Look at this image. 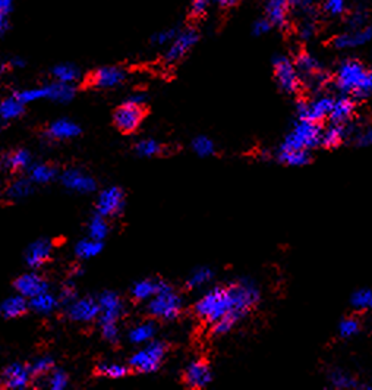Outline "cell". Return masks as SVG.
<instances>
[{
    "label": "cell",
    "mask_w": 372,
    "mask_h": 390,
    "mask_svg": "<svg viewBox=\"0 0 372 390\" xmlns=\"http://www.w3.org/2000/svg\"><path fill=\"white\" fill-rule=\"evenodd\" d=\"M28 310H30L28 299L19 294L6 298L3 303L0 304V314H2V317L6 320L19 319L25 316V314L28 312Z\"/></svg>",
    "instance_id": "cb8c5ba5"
},
{
    "label": "cell",
    "mask_w": 372,
    "mask_h": 390,
    "mask_svg": "<svg viewBox=\"0 0 372 390\" xmlns=\"http://www.w3.org/2000/svg\"><path fill=\"white\" fill-rule=\"evenodd\" d=\"M154 335H156V324L151 321H144L132 327L130 333H127V339L134 345H145L152 341Z\"/></svg>",
    "instance_id": "f546056e"
},
{
    "label": "cell",
    "mask_w": 372,
    "mask_h": 390,
    "mask_svg": "<svg viewBox=\"0 0 372 390\" xmlns=\"http://www.w3.org/2000/svg\"><path fill=\"white\" fill-rule=\"evenodd\" d=\"M46 377H47L46 384L51 390H63V389H67L68 384H69L68 374L63 370H59V369L51 370Z\"/></svg>",
    "instance_id": "bcb514c9"
},
{
    "label": "cell",
    "mask_w": 372,
    "mask_h": 390,
    "mask_svg": "<svg viewBox=\"0 0 372 390\" xmlns=\"http://www.w3.org/2000/svg\"><path fill=\"white\" fill-rule=\"evenodd\" d=\"M51 77L63 84H75L80 80V69L72 64H59L51 69Z\"/></svg>",
    "instance_id": "8d00e7d4"
},
{
    "label": "cell",
    "mask_w": 372,
    "mask_h": 390,
    "mask_svg": "<svg viewBox=\"0 0 372 390\" xmlns=\"http://www.w3.org/2000/svg\"><path fill=\"white\" fill-rule=\"evenodd\" d=\"M103 251V242L96 241V239H82L75 245V256L80 260H89L97 257Z\"/></svg>",
    "instance_id": "74e56055"
},
{
    "label": "cell",
    "mask_w": 372,
    "mask_h": 390,
    "mask_svg": "<svg viewBox=\"0 0 372 390\" xmlns=\"http://www.w3.org/2000/svg\"><path fill=\"white\" fill-rule=\"evenodd\" d=\"M3 166L12 172H21L28 170L33 165V156L25 148H18L15 152H10L2 160Z\"/></svg>",
    "instance_id": "484cf974"
},
{
    "label": "cell",
    "mask_w": 372,
    "mask_h": 390,
    "mask_svg": "<svg viewBox=\"0 0 372 390\" xmlns=\"http://www.w3.org/2000/svg\"><path fill=\"white\" fill-rule=\"evenodd\" d=\"M33 188H34V182L30 178H21L8 188L6 194L12 200H21L28 197L33 193Z\"/></svg>",
    "instance_id": "60d3db41"
},
{
    "label": "cell",
    "mask_w": 372,
    "mask_h": 390,
    "mask_svg": "<svg viewBox=\"0 0 372 390\" xmlns=\"http://www.w3.org/2000/svg\"><path fill=\"white\" fill-rule=\"evenodd\" d=\"M351 303L356 310H372V289H359L352 295Z\"/></svg>",
    "instance_id": "c3c4849f"
},
{
    "label": "cell",
    "mask_w": 372,
    "mask_h": 390,
    "mask_svg": "<svg viewBox=\"0 0 372 390\" xmlns=\"http://www.w3.org/2000/svg\"><path fill=\"white\" fill-rule=\"evenodd\" d=\"M33 375L30 371V366H25L21 362H14L8 366L2 374V384L6 389L12 390H24L30 386Z\"/></svg>",
    "instance_id": "ac0fdd59"
},
{
    "label": "cell",
    "mask_w": 372,
    "mask_h": 390,
    "mask_svg": "<svg viewBox=\"0 0 372 390\" xmlns=\"http://www.w3.org/2000/svg\"><path fill=\"white\" fill-rule=\"evenodd\" d=\"M30 172V179L34 184H48L56 178V168L48 165V163H33Z\"/></svg>",
    "instance_id": "836d02e7"
},
{
    "label": "cell",
    "mask_w": 372,
    "mask_h": 390,
    "mask_svg": "<svg viewBox=\"0 0 372 390\" xmlns=\"http://www.w3.org/2000/svg\"><path fill=\"white\" fill-rule=\"evenodd\" d=\"M274 77L278 84V87L287 94H294L299 91L302 80L301 75L296 69L294 62H292L286 56H277L274 59Z\"/></svg>",
    "instance_id": "9c48e42d"
},
{
    "label": "cell",
    "mask_w": 372,
    "mask_h": 390,
    "mask_svg": "<svg viewBox=\"0 0 372 390\" xmlns=\"http://www.w3.org/2000/svg\"><path fill=\"white\" fill-rule=\"evenodd\" d=\"M177 33V28H164V30H160L159 33H156L152 35V39H151V43L154 46H157V47H168L172 40L175 39V35Z\"/></svg>",
    "instance_id": "f907efd6"
},
{
    "label": "cell",
    "mask_w": 372,
    "mask_h": 390,
    "mask_svg": "<svg viewBox=\"0 0 372 390\" xmlns=\"http://www.w3.org/2000/svg\"><path fill=\"white\" fill-rule=\"evenodd\" d=\"M346 10V0H324V12L331 17H342Z\"/></svg>",
    "instance_id": "f5cc1de1"
},
{
    "label": "cell",
    "mask_w": 372,
    "mask_h": 390,
    "mask_svg": "<svg viewBox=\"0 0 372 390\" xmlns=\"http://www.w3.org/2000/svg\"><path fill=\"white\" fill-rule=\"evenodd\" d=\"M9 62H3V60H0V75L5 73L8 69H9Z\"/></svg>",
    "instance_id": "6125c7cd"
},
{
    "label": "cell",
    "mask_w": 372,
    "mask_h": 390,
    "mask_svg": "<svg viewBox=\"0 0 372 390\" xmlns=\"http://www.w3.org/2000/svg\"><path fill=\"white\" fill-rule=\"evenodd\" d=\"M184 301L175 289L164 281H160L159 291L147 301V311L157 320H173L181 314Z\"/></svg>",
    "instance_id": "3957f363"
},
{
    "label": "cell",
    "mask_w": 372,
    "mask_h": 390,
    "mask_svg": "<svg viewBox=\"0 0 372 390\" xmlns=\"http://www.w3.org/2000/svg\"><path fill=\"white\" fill-rule=\"evenodd\" d=\"M321 135L323 128L318 122L299 119L294 122L292 131L287 134L280 148H296L310 152L311 148L321 144Z\"/></svg>",
    "instance_id": "277c9868"
},
{
    "label": "cell",
    "mask_w": 372,
    "mask_h": 390,
    "mask_svg": "<svg viewBox=\"0 0 372 390\" xmlns=\"http://www.w3.org/2000/svg\"><path fill=\"white\" fill-rule=\"evenodd\" d=\"M213 3H215L217 6H220L223 9H227V8H232L235 6L239 0H211Z\"/></svg>",
    "instance_id": "91938a15"
},
{
    "label": "cell",
    "mask_w": 372,
    "mask_h": 390,
    "mask_svg": "<svg viewBox=\"0 0 372 390\" xmlns=\"http://www.w3.org/2000/svg\"><path fill=\"white\" fill-rule=\"evenodd\" d=\"M372 40V25L365 24L359 27H348V30L337 34L333 40V46L339 50L356 48L368 44Z\"/></svg>",
    "instance_id": "7c38bea8"
},
{
    "label": "cell",
    "mask_w": 372,
    "mask_h": 390,
    "mask_svg": "<svg viewBox=\"0 0 372 390\" xmlns=\"http://www.w3.org/2000/svg\"><path fill=\"white\" fill-rule=\"evenodd\" d=\"M125 193L119 186H109L106 190H103L96 203V213L101 215L103 218H114L121 215L125 209Z\"/></svg>",
    "instance_id": "8fae6325"
},
{
    "label": "cell",
    "mask_w": 372,
    "mask_h": 390,
    "mask_svg": "<svg viewBox=\"0 0 372 390\" xmlns=\"http://www.w3.org/2000/svg\"><path fill=\"white\" fill-rule=\"evenodd\" d=\"M290 14L296 15L301 22H314L317 14L315 0H289Z\"/></svg>",
    "instance_id": "d6a6232c"
},
{
    "label": "cell",
    "mask_w": 372,
    "mask_h": 390,
    "mask_svg": "<svg viewBox=\"0 0 372 390\" xmlns=\"http://www.w3.org/2000/svg\"><path fill=\"white\" fill-rule=\"evenodd\" d=\"M100 329H101L103 337H105L107 342L116 344L119 341L121 332H119L118 323H100Z\"/></svg>",
    "instance_id": "816d5d0a"
},
{
    "label": "cell",
    "mask_w": 372,
    "mask_h": 390,
    "mask_svg": "<svg viewBox=\"0 0 372 390\" xmlns=\"http://www.w3.org/2000/svg\"><path fill=\"white\" fill-rule=\"evenodd\" d=\"M14 287L17 294L25 296L27 299H31L37 295L48 291V282L43 278V276L35 272H31L18 276L14 282Z\"/></svg>",
    "instance_id": "e0dca14e"
},
{
    "label": "cell",
    "mask_w": 372,
    "mask_h": 390,
    "mask_svg": "<svg viewBox=\"0 0 372 390\" xmlns=\"http://www.w3.org/2000/svg\"><path fill=\"white\" fill-rule=\"evenodd\" d=\"M346 138V125L343 123H333L327 130L323 131L321 144L328 148L339 147Z\"/></svg>",
    "instance_id": "e575fe53"
},
{
    "label": "cell",
    "mask_w": 372,
    "mask_h": 390,
    "mask_svg": "<svg viewBox=\"0 0 372 390\" xmlns=\"http://www.w3.org/2000/svg\"><path fill=\"white\" fill-rule=\"evenodd\" d=\"M126 80L125 69L119 67H103L89 77V84L96 88H114Z\"/></svg>",
    "instance_id": "d6986e66"
},
{
    "label": "cell",
    "mask_w": 372,
    "mask_h": 390,
    "mask_svg": "<svg viewBox=\"0 0 372 390\" xmlns=\"http://www.w3.org/2000/svg\"><path fill=\"white\" fill-rule=\"evenodd\" d=\"M135 152L139 157H156L161 154L163 145L159 141L152 140V138H145V140H141L135 144Z\"/></svg>",
    "instance_id": "b9f144b4"
},
{
    "label": "cell",
    "mask_w": 372,
    "mask_h": 390,
    "mask_svg": "<svg viewBox=\"0 0 372 390\" xmlns=\"http://www.w3.org/2000/svg\"><path fill=\"white\" fill-rule=\"evenodd\" d=\"M144 116H145L144 105L135 103L132 100H126L123 105H121L116 110H114L113 123L121 132L131 134L141 127Z\"/></svg>",
    "instance_id": "52a82bcc"
},
{
    "label": "cell",
    "mask_w": 372,
    "mask_h": 390,
    "mask_svg": "<svg viewBox=\"0 0 372 390\" xmlns=\"http://www.w3.org/2000/svg\"><path fill=\"white\" fill-rule=\"evenodd\" d=\"M60 181L67 190L80 194H91L97 190V182L93 176L80 169L65 170L60 176Z\"/></svg>",
    "instance_id": "2e32d148"
},
{
    "label": "cell",
    "mask_w": 372,
    "mask_h": 390,
    "mask_svg": "<svg viewBox=\"0 0 372 390\" xmlns=\"http://www.w3.org/2000/svg\"><path fill=\"white\" fill-rule=\"evenodd\" d=\"M278 160L285 163L287 166L293 168H301L308 165L311 161L310 152L306 150H296V148H280L278 152Z\"/></svg>",
    "instance_id": "1f68e13d"
},
{
    "label": "cell",
    "mask_w": 372,
    "mask_h": 390,
    "mask_svg": "<svg viewBox=\"0 0 372 390\" xmlns=\"http://www.w3.org/2000/svg\"><path fill=\"white\" fill-rule=\"evenodd\" d=\"M272 27H273L272 22L264 17V18H260V19H256V21L254 22L252 33H254L255 35H264V34H267V33H270Z\"/></svg>",
    "instance_id": "9f6ffc18"
},
{
    "label": "cell",
    "mask_w": 372,
    "mask_h": 390,
    "mask_svg": "<svg viewBox=\"0 0 372 390\" xmlns=\"http://www.w3.org/2000/svg\"><path fill=\"white\" fill-rule=\"evenodd\" d=\"M98 303L94 298H75L67 304V316L69 320L76 323H89L98 320Z\"/></svg>",
    "instance_id": "9a60e30c"
},
{
    "label": "cell",
    "mask_w": 372,
    "mask_h": 390,
    "mask_svg": "<svg viewBox=\"0 0 372 390\" xmlns=\"http://www.w3.org/2000/svg\"><path fill=\"white\" fill-rule=\"evenodd\" d=\"M194 310L201 320L209 321L211 324L224 316H232L233 319H236L232 312V299H230L227 287L219 286L210 289L209 292H205L198 299Z\"/></svg>",
    "instance_id": "7a4b0ae2"
},
{
    "label": "cell",
    "mask_w": 372,
    "mask_h": 390,
    "mask_svg": "<svg viewBox=\"0 0 372 390\" xmlns=\"http://www.w3.org/2000/svg\"><path fill=\"white\" fill-rule=\"evenodd\" d=\"M356 144L359 147H369V145H372V127L357 135Z\"/></svg>",
    "instance_id": "6f0895ef"
},
{
    "label": "cell",
    "mask_w": 372,
    "mask_h": 390,
    "mask_svg": "<svg viewBox=\"0 0 372 390\" xmlns=\"http://www.w3.org/2000/svg\"><path fill=\"white\" fill-rule=\"evenodd\" d=\"M75 298H78V292H76V287L73 285H65L60 289V294H59V299L60 303L63 304H69L71 301H73Z\"/></svg>",
    "instance_id": "11a10c76"
},
{
    "label": "cell",
    "mask_w": 372,
    "mask_h": 390,
    "mask_svg": "<svg viewBox=\"0 0 372 390\" xmlns=\"http://www.w3.org/2000/svg\"><path fill=\"white\" fill-rule=\"evenodd\" d=\"M232 299V312L239 320L248 314L260 301V291L251 281L242 279L227 286Z\"/></svg>",
    "instance_id": "5b68a950"
},
{
    "label": "cell",
    "mask_w": 372,
    "mask_h": 390,
    "mask_svg": "<svg viewBox=\"0 0 372 390\" xmlns=\"http://www.w3.org/2000/svg\"><path fill=\"white\" fill-rule=\"evenodd\" d=\"M290 15L289 0H265V18L276 27H285Z\"/></svg>",
    "instance_id": "603a6c76"
},
{
    "label": "cell",
    "mask_w": 372,
    "mask_h": 390,
    "mask_svg": "<svg viewBox=\"0 0 372 390\" xmlns=\"http://www.w3.org/2000/svg\"><path fill=\"white\" fill-rule=\"evenodd\" d=\"M51 370H55V360L51 357L37 358L34 362L30 364V371H31L33 379L46 377Z\"/></svg>",
    "instance_id": "ee69618b"
},
{
    "label": "cell",
    "mask_w": 372,
    "mask_h": 390,
    "mask_svg": "<svg viewBox=\"0 0 372 390\" xmlns=\"http://www.w3.org/2000/svg\"><path fill=\"white\" fill-rule=\"evenodd\" d=\"M159 283L157 279H143L138 281L131 287V296L138 301V303H147L159 291Z\"/></svg>",
    "instance_id": "f1b7e54d"
},
{
    "label": "cell",
    "mask_w": 372,
    "mask_h": 390,
    "mask_svg": "<svg viewBox=\"0 0 372 390\" xmlns=\"http://www.w3.org/2000/svg\"><path fill=\"white\" fill-rule=\"evenodd\" d=\"M166 351L168 348L163 342L151 341L131 357L130 369L144 374L157 371L166 357Z\"/></svg>",
    "instance_id": "8992f818"
},
{
    "label": "cell",
    "mask_w": 372,
    "mask_h": 390,
    "mask_svg": "<svg viewBox=\"0 0 372 390\" xmlns=\"http://www.w3.org/2000/svg\"><path fill=\"white\" fill-rule=\"evenodd\" d=\"M330 383H331L333 387H336V389H357V387H364V386L359 384L351 374L344 373L342 370L331 371V374H330Z\"/></svg>",
    "instance_id": "7bdbcfd3"
},
{
    "label": "cell",
    "mask_w": 372,
    "mask_h": 390,
    "mask_svg": "<svg viewBox=\"0 0 372 390\" xmlns=\"http://www.w3.org/2000/svg\"><path fill=\"white\" fill-rule=\"evenodd\" d=\"M51 242L48 239H38L25 251V261L31 269H40L51 258Z\"/></svg>",
    "instance_id": "44dd1931"
},
{
    "label": "cell",
    "mask_w": 372,
    "mask_h": 390,
    "mask_svg": "<svg viewBox=\"0 0 372 390\" xmlns=\"http://www.w3.org/2000/svg\"><path fill=\"white\" fill-rule=\"evenodd\" d=\"M192 150L200 156V157H209L215 153V144L209 136H197L192 141Z\"/></svg>",
    "instance_id": "7dc6e473"
},
{
    "label": "cell",
    "mask_w": 372,
    "mask_h": 390,
    "mask_svg": "<svg viewBox=\"0 0 372 390\" xmlns=\"http://www.w3.org/2000/svg\"><path fill=\"white\" fill-rule=\"evenodd\" d=\"M97 303L100 308V323H118L125 314V303L116 292L106 291L100 294Z\"/></svg>",
    "instance_id": "4fadbf2b"
},
{
    "label": "cell",
    "mask_w": 372,
    "mask_h": 390,
    "mask_svg": "<svg viewBox=\"0 0 372 390\" xmlns=\"http://www.w3.org/2000/svg\"><path fill=\"white\" fill-rule=\"evenodd\" d=\"M355 115V102L351 97H340L335 100L328 119L333 123H348Z\"/></svg>",
    "instance_id": "d4e9b609"
},
{
    "label": "cell",
    "mask_w": 372,
    "mask_h": 390,
    "mask_svg": "<svg viewBox=\"0 0 372 390\" xmlns=\"http://www.w3.org/2000/svg\"><path fill=\"white\" fill-rule=\"evenodd\" d=\"M211 5V0H191V15L194 18H201Z\"/></svg>",
    "instance_id": "db71d44e"
},
{
    "label": "cell",
    "mask_w": 372,
    "mask_h": 390,
    "mask_svg": "<svg viewBox=\"0 0 372 390\" xmlns=\"http://www.w3.org/2000/svg\"><path fill=\"white\" fill-rule=\"evenodd\" d=\"M213 270L209 269V267H198L195 269L194 272H192L189 276H188V279H186V286L189 289H198V287H202L205 285H209L213 279Z\"/></svg>",
    "instance_id": "ab89813d"
},
{
    "label": "cell",
    "mask_w": 372,
    "mask_h": 390,
    "mask_svg": "<svg viewBox=\"0 0 372 390\" xmlns=\"http://www.w3.org/2000/svg\"><path fill=\"white\" fill-rule=\"evenodd\" d=\"M28 303H30V310L35 311L37 314H43V316H47V314H51L59 307L60 299L55 294H51L50 291H46L40 295H37V296L28 299Z\"/></svg>",
    "instance_id": "4316f807"
},
{
    "label": "cell",
    "mask_w": 372,
    "mask_h": 390,
    "mask_svg": "<svg viewBox=\"0 0 372 390\" xmlns=\"http://www.w3.org/2000/svg\"><path fill=\"white\" fill-rule=\"evenodd\" d=\"M333 103H335V98L331 96H319L311 102H301L298 105V116L299 119L319 123L330 116Z\"/></svg>",
    "instance_id": "5bb4252c"
},
{
    "label": "cell",
    "mask_w": 372,
    "mask_h": 390,
    "mask_svg": "<svg viewBox=\"0 0 372 390\" xmlns=\"http://www.w3.org/2000/svg\"><path fill=\"white\" fill-rule=\"evenodd\" d=\"M9 27V21H8V14H3V12H0V35L5 34V31Z\"/></svg>",
    "instance_id": "94428289"
},
{
    "label": "cell",
    "mask_w": 372,
    "mask_h": 390,
    "mask_svg": "<svg viewBox=\"0 0 372 390\" xmlns=\"http://www.w3.org/2000/svg\"><path fill=\"white\" fill-rule=\"evenodd\" d=\"M24 112L25 105L15 94L0 102V119H2V122L15 121L24 115Z\"/></svg>",
    "instance_id": "4dcf8cb0"
},
{
    "label": "cell",
    "mask_w": 372,
    "mask_h": 390,
    "mask_svg": "<svg viewBox=\"0 0 372 390\" xmlns=\"http://www.w3.org/2000/svg\"><path fill=\"white\" fill-rule=\"evenodd\" d=\"M294 65L301 75V80L303 78L308 85L311 88H321L326 82V73L324 68L315 56L311 53L302 52L298 55L296 60H294Z\"/></svg>",
    "instance_id": "30bf717a"
},
{
    "label": "cell",
    "mask_w": 372,
    "mask_h": 390,
    "mask_svg": "<svg viewBox=\"0 0 372 390\" xmlns=\"http://www.w3.org/2000/svg\"><path fill=\"white\" fill-rule=\"evenodd\" d=\"M130 370L131 369L123 366V364L109 362V361H103L96 367L97 374L103 375V377H107V379H122V377L127 375Z\"/></svg>",
    "instance_id": "f35d334b"
},
{
    "label": "cell",
    "mask_w": 372,
    "mask_h": 390,
    "mask_svg": "<svg viewBox=\"0 0 372 390\" xmlns=\"http://www.w3.org/2000/svg\"><path fill=\"white\" fill-rule=\"evenodd\" d=\"M198 40L200 34L195 28L186 27L184 30H177L172 43L166 47L164 60L170 65L177 64V62H181L191 50L197 46Z\"/></svg>",
    "instance_id": "ba28073f"
},
{
    "label": "cell",
    "mask_w": 372,
    "mask_h": 390,
    "mask_svg": "<svg viewBox=\"0 0 372 390\" xmlns=\"http://www.w3.org/2000/svg\"><path fill=\"white\" fill-rule=\"evenodd\" d=\"M87 231H88V238L103 242L110 232V226L106 218H103L101 215H98V213H96V215L89 219Z\"/></svg>",
    "instance_id": "d590c367"
},
{
    "label": "cell",
    "mask_w": 372,
    "mask_h": 390,
    "mask_svg": "<svg viewBox=\"0 0 372 390\" xmlns=\"http://www.w3.org/2000/svg\"><path fill=\"white\" fill-rule=\"evenodd\" d=\"M46 91H47V100L57 103H69L71 100H73L76 93L73 84H63L57 81L47 84Z\"/></svg>",
    "instance_id": "83f0119b"
},
{
    "label": "cell",
    "mask_w": 372,
    "mask_h": 390,
    "mask_svg": "<svg viewBox=\"0 0 372 390\" xmlns=\"http://www.w3.org/2000/svg\"><path fill=\"white\" fill-rule=\"evenodd\" d=\"M15 96L21 100V102L25 106L30 105V103H34V102H40V100L47 98L46 85L35 87V88H27V90H21V91L15 93Z\"/></svg>",
    "instance_id": "f6af8a7d"
},
{
    "label": "cell",
    "mask_w": 372,
    "mask_h": 390,
    "mask_svg": "<svg viewBox=\"0 0 372 390\" xmlns=\"http://www.w3.org/2000/svg\"><path fill=\"white\" fill-rule=\"evenodd\" d=\"M81 134V127L71 119H57L48 125L46 131L47 138L55 141H67L76 138Z\"/></svg>",
    "instance_id": "7402d4cb"
},
{
    "label": "cell",
    "mask_w": 372,
    "mask_h": 390,
    "mask_svg": "<svg viewBox=\"0 0 372 390\" xmlns=\"http://www.w3.org/2000/svg\"><path fill=\"white\" fill-rule=\"evenodd\" d=\"M361 330V323H359L357 319L355 317H348L343 319L339 324V333L342 337H353Z\"/></svg>",
    "instance_id": "681fc988"
},
{
    "label": "cell",
    "mask_w": 372,
    "mask_h": 390,
    "mask_svg": "<svg viewBox=\"0 0 372 390\" xmlns=\"http://www.w3.org/2000/svg\"><path fill=\"white\" fill-rule=\"evenodd\" d=\"M335 82L344 94L368 97L372 94V69H368L357 59H346L336 71Z\"/></svg>",
    "instance_id": "6da1fadb"
},
{
    "label": "cell",
    "mask_w": 372,
    "mask_h": 390,
    "mask_svg": "<svg viewBox=\"0 0 372 390\" xmlns=\"http://www.w3.org/2000/svg\"><path fill=\"white\" fill-rule=\"evenodd\" d=\"M15 0H0V12H3V14H10L12 8H14Z\"/></svg>",
    "instance_id": "680465c9"
},
{
    "label": "cell",
    "mask_w": 372,
    "mask_h": 390,
    "mask_svg": "<svg viewBox=\"0 0 372 390\" xmlns=\"http://www.w3.org/2000/svg\"><path fill=\"white\" fill-rule=\"evenodd\" d=\"M185 383L192 387V389H202L205 386H209L211 379H213V373L210 366L202 360H197L194 362H191L189 366L185 370L184 374Z\"/></svg>",
    "instance_id": "ffe728a7"
}]
</instances>
